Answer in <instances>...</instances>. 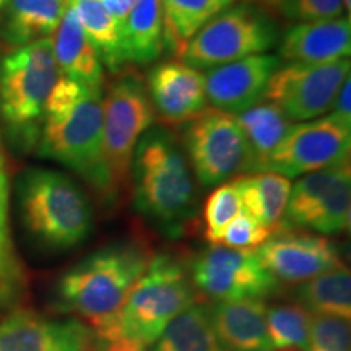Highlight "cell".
Here are the masks:
<instances>
[{"mask_svg":"<svg viewBox=\"0 0 351 351\" xmlns=\"http://www.w3.org/2000/svg\"><path fill=\"white\" fill-rule=\"evenodd\" d=\"M135 208L168 238H179L195 218L197 192L187 158L165 129H148L134 152Z\"/></svg>","mask_w":351,"mask_h":351,"instance_id":"1","label":"cell"},{"mask_svg":"<svg viewBox=\"0 0 351 351\" xmlns=\"http://www.w3.org/2000/svg\"><path fill=\"white\" fill-rule=\"evenodd\" d=\"M150 256L135 243H116L95 251L65 271L56 287V307L91 326L119 314Z\"/></svg>","mask_w":351,"mask_h":351,"instance_id":"2","label":"cell"},{"mask_svg":"<svg viewBox=\"0 0 351 351\" xmlns=\"http://www.w3.org/2000/svg\"><path fill=\"white\" fill-rule=\"evenodd\" d=\"M195 298L187 267L169 254H160L150 258L119 314L91 328L95 333H122L145 346L153 345L176 315L195 304Z\"/></svg>","mask_w":351,"mask_h":351,"instance_id":"3","label":"cell"},{"mask_svg":"<svg viewBox=\"0 0 351 351\" xmlns=\"http://www.w3.org/2000/svg\"><path fill=\"white\" fill-rule=\"evenodd\" d=\"M20 207L29 234L52 251L82 244L93 228L90 200L69 176L32 169L21 179Z\"/></svg>","mask_w":351,"mask_h":351,"instance_id":"4","label":"cell"},{"mask_svg":"<svg viewBox=\"0 0 351 351\" xmlns=\"http://www.w3.org/2000/svg\"><path fill=\"white\" fill-rule=\"evenodd\" d=\"M39 155L67 166L112 202L103 163V99L101 88H88L67 108L44 112Z\"/></svg>","mask_w":351,"mask_h":351,"instance_id":"5","label":"cell"},{"mask_svg":"<svg viewBox=\"0 0 351 351\" xmlns=\"http://www.w3.org/2000/svg\"><path fill=\"white\" fill-rule=\"evenodd\" d=\"M59 77L51 38L21 46L0 62V111L20 143L36 142L44 104Z\"/></svg>","mask_w":351,"mask_h":351,"instance_id":"6","label":"cell"},{"mask_svg":"<svg viewBox=\"0 0 351 351\" xmlns=\"http://www.w3.org/2000/svg\"><path fill=\"white\" fill-rule=\"evenodd\" d=\"M155 121V108L147 88L135 75L114 83L103 99V163L112 200L130 178L138 140Z\"/></svg>","mask_w":351,"mask_h":351,"instance_id":"7","label":"cell"},{"mask_svg":"<svg viewBox=\"0 0 351 351\" xmlns=\"http://www.w3.org/2000/svg\"><path fill=\"white\" fill-rule=\"evenodd\" d=\"M275 33L262 13L236 7L218 13L189 39L181 56L194 69H213L267 51Z\"/></svg>","mask_w":351,"mask_h":351,"instance_id":"8","label":"cell"},{"mask_svg":"<svg viewBox=\"0 0 351 351\" xmlns=\"http://www.w3.org/2000/svg\"><path fill=\"white\" fill-rule=\"evenodd\" d=\"M184 140L202 186H217L234 174L251 171L247 140L232 114L204 109L191 119Z\"/></svg>","mask_w":351,"mask_h":351,"instance_id":"9","label":"cell"},{"mask_svg":"<svg viewBox=\"0 0 351 351\" xmlns=\"http://www.w3.org/2000/svg\"><path fill=\"white\" fill-rule=\"evenodd\" d=\"M187 269L195 291L215 301L265 300L280 287L256 252L219 244L200 251Z\"/></svg>","mask_w":351,"mask_h":351,"instance_id":"10","label":"cell"},{"mask_svg":"<svg viewBox=\"0 0 351 351\" xmlns=\"http://www.w3.org/2000/svg\"><path fill=\"white\" fill-rule=\"evenodd\" d=\"M350 69L348 57L327 64H291L276 69L262 98L282 109L289 121L315 119L332 109Z\"/></svg>","mask_w":351,"mask_h":351,"instance_id":"11","label":"cell"},{"mask_svg":"<svg viewBox=\"0 0 351 351\" xmlns=\"http://www.w3.org/2000/svg\"><path fill=\"white\" fill-rule=\"evenodd\" d=\"M351 129L332 116L291 125L267 158L262 171L298 178L350 161Z\"/></svg>","mask_w":351,"mask_h":351,"instance_id":"12","label":"cell"},{"mask_svg":"<svg viewBox=\"0 0 351 351\" xmlns=\"http://www.w3.org/2000/svg\"><path fill=\"white\" fill-rule=\"evenodd\" d=\"M257 257L275 280L302 283L343 265L337 245L328 238L282 230L257 247Z\"/></svg>","mask_w":351,"mask_h":351,"instance_id":"13","label":"cell"},{"mask_svg":"<svg viewBox=\"0 0 351 351\" xmlns=\"http://www.w3.org/2000/svg\"><path fill=\"white\" fill-rule=\"evenodd\" d=\"M95 332L78 319L13 309L0 322V351H93Z\"/></svg>","mask_w":351,"mask_h":351,"instance_id":"14","label":"cell"},{"mask_svg":"<svg viewBox=\"0 0 351 351\" xmlns=\"http://www.w3.org/2000/svg\"><path fill=\"white\" fill-rule=\"evenodd\" d=\"M278 65L276 56L256 54L210 69L204 75L207 101L215 109L238 116L262 99Z\"/></svg>","mask_w":351,"mask_h":351,"instance_id":"15","label":"cell"},{"mask_svg":"<svg viewBox=\"0 0 351 351\" xmlns=\"http://www.w3.org/2000/svg\"><path fill=\"white\" fill-rule=\"evenodd\" d=\"M153 106L166 124L191 121L205 109V80L199 70L184 62H166L148 75Z\"/></svg>","mask_w":351,"mask_h":351,"instance_id":"16","label":"cell"},{"mask_svg":"<svg viewBox=\"0 0 351 351\" xmlns=\"http://www.w3.org/2000/svg\"><path fill=\"white\" fill-rule=\"evenodd\" d=\"M351 49L350 19L304 21L285 34L282 57L293 64H327L346 59Z\"/></svg>","mask_w":351,"mask_h":351,"instance_id":"17","label":"cell"},{"mask_svg":"<svg viewBox=\"0 0 351 351\" xmlns=\"http://www.w3.org/2000/svg\"><path fill=\"white\" fill-rule=\"evenodd\" d=\"M262 300L218 301L210 306L215 330L226 351H271Z\"/></svg>","mask_w":351,"mask_h":351,"instance_id":"18","label":"cell"},{"mask_svg":"<svg viewBox=\"0 0 351 351\" xmlns=\"http://www.w3.org/2000/svg\"><path fill=\"white\" fill-rule=\"evenodd\" d=\"M54 33L52 51L59 72L83 85L101 88L103 67H101L98 51L83 29L70 0Z\"/></svg>","mask_w":351,"mask_h":351,"instance_id":"19","label":"cell"},{"mask_svg":"<svg viewBox=\"0 0 351 351\" xmlns=\"http://www.w3.org/2000/svg\"><path fill=\"white\" fill-rule=\"evenodd\" d=\"M234 187L243 202V210L257 219L271 234L283 230V217L287 210L291 182L288 178L261 171L234 178Z\"/></svg>","mask_w":351,"mask_h":351,"instance_id":"20","label":"cell"},{"mask_svg":"<svg viewBox=\"0 0 351 351\" xmlns=\"http://www.w3.org/2000/svg\"><path fill=\"white\" fill-rule=\"evenodd\" d=\"M122 62L148 64L165 49L161 0H137L119 29Z\"/></svg>","mask_w":351,"mask_h":351,"instance_id":"21","label":"cell"},{"mask_svg":"<svg viewBox=\"0 0 351 351\" xmlns=\"http://www.w3.org/2000/svg\"><path fill=\"white\" fill-rule=\"evenodd\" d=\"M69 0H10L5 5L0 36L10 46H26L49 38L59 26Z\"/></svg>","mask_w":351,"mask_h":351,"instance_id":"22","label":"cell"},{"mask_svg":"<svg viewBox=\"0 0 351 351\" xmlns=\"http://www.w3.org/2000/svg\"><path fill=\"white\" fill-rule=\"evenodd\" d=\"M153 351H226L215 330L210 306L194 304L171 320Z\"/></svg>","mask_w":351,"mask_h":351,"instance_id":"23","label":"cell"},{"mask_svg":"<svg viewBox=\"0 0 351 351\" xmlns=\"http://www.w3.org/2000/svg\"><path fill=\"white\" fill-rule=\"evenodd\" d=\"M298 304L315 315L351 317V275L345 265L306 280L296 291Z\"/></svg>","mask_w":351,"mask_h":351,"instance_id":"24","label":"cell"},{"mask_svg":"<svg viewBox=\"0 0 351 351\" xmlns=\"http://www.w3.org/2000/svg\"><path fill=\"white\" fill-rule=\"evenodd\" d=\"M346 178H351L350 161L313 171L301 178L300 181H296L289 191L283 217V230L304 228L307 218L311 217L314 208L330 194L337 184Z\"/></svg>","mask_w":351,"mask_h":351,"instance_id":"25","label":"cell"},{"mask_svg":"<svg viewBox=\"0 0 351 351\" xmlns=\"http://www.w3.org/2000/svg\"><path fill=\"white\" fill-rule=\"evenodd\" d=\"M251 152V171L261 173L267 158L291 127V121L275 104H256L236 116Z\"/></svg>","mask_w":351,"mask_h":351,"instance_id":"26","label":"cell"},{"mask_svg":"<svg viewBox=\"0 0 351 351\" xmlns=\"http://www.w3.org/2000/svg\"><path fill=\"white\" fill-rule=\"evenodd\" d=\"M26 288L28 278L8 223V176L3 163L0 165V309H15Z\"/></svg>","mask_w":351,"mask_h":351,"instance_id":"27","label":"cell"},{"mask_svg":"<svg viewBox=\"0 0 351 351\" xmlns=\"http://www.w3.org/2000/svg\"><path fill=\"white\" fill-rule=\"evenodd\" d=\"M231 3L232 0H161L165 43L181 56L189 39Z\"/></svg>","mask_w":351,"mask_h":351,"instance_id":"28","label":"cell"},{"mask_svg":"<svg viewBox=\"0 0 351 351\" xmlns=\"http://www.w3.org/2000/svg\"><path fill=\"white\" fill-rule=\"evenodd\" d=\"M70 3L75 8L83 29L104 62L111 69L124 64L121 56L119 28L101 0H70Z\"/></svg>","mask_w":351,"mask_h":351,"instance_id":"29","label":"cell"},{"mask_svg":"<svg viewBox=\"0 0 351 351\" xmlns=\"http://www.w3.org/2000/svg\"><path fill=\"white\" fill-rule=\"evenodd\" d=\"M267 333L271 351H306L311 314L300 304L267 307Z\"/></svg>","mask_w":351,"mask_h":351,"instance_id":"30","label":"cell"},{"mask_svg":"<svg viewBox=\"0 0 351 351\" xmlns=\"http://www.w3.org/2000/svg\"><path fill=\"white\" fill-rule=\"evenodd\" d=\"M351 215V178L337 184L333 191L324 199L311 217L304 228L317 231L320 234H339L348 231Z\"/></svg>","mask_w":351,"mask_h":351,"instance_id":"31","label":"cell"},{"mask_svg":"<svg viewBox=\"0 0 351 351\" xmlns=\"http://www.w3.org/2000/svg\"><path fill=\"white\" fill-rule=\"evenodd\" d=\"M241 212H243V202L234 184H223L215 189L204 207V219L207 226L205 238L212 244H218L223 231Z\"/></svg>","mask_w":351,"mask_h":351,"instance_id":"32","label":"cell"},{"mask_svg":"<svg viewBox=\"0 0 351 351\" xmlns=\"http://www.w3.org/2000/svg\"><path fill=\"white\" fill-rule=\"evenodd\" d=\"M306 351H351L350 319L337 315L311 317Z\"/></svg>","mask_w":351,"mask_h":351,"instance_id":"33","label":"cell"},{"mask_svg":"<svg viewBox=\"0 0 351 351\" xmlns=\"http://www.w3.org/2000/svg\"><path fill=\"white\" fill-rule=\"evenodd\" d=\"M280 15L291 21L332 20L343 15L341 0H265Z\"/></svg>","mask_w":351,"mask_h":351,"instance_id":"34","label":"cell"},{"mask_svg":"<svg viewBox=\"0 0 351 351\" xmlns=\"http://www.w3.org/2000/svg\"><path fill=\"white\" fill-rule=\"evenodd\" d=\"M271 236V232L263 228L256 218L251 217L247 212H241L226 230L223 231L221 239L218 241L219 245L231 249H243V251H254L261 247Z\"/></svg>","mask_w":351,"mask_h":351,"instance_id":"35","label":"cell"},{"mask_svg":"<svg viewBox=\"0 0 351 351\" xmlns=\"http://www.w3.org/2000/svg\"><path fill=\"white\" fill-rule=\"evenodd\" d=\"M142 341L122 333H95L93 351H147Z\"/></svg>","mask_w":351,"mask_h":351,"instance_id":"36","label":"cell"},{"mask_svg":"<svg viewBox=\"0 0 351 351\" xmlns=\"http://www.w3.org/2000/svg\"><path fill=\"white\" fill-rule=\"evenodd\" d=\"M351 78L348 77L340 86L339 93L332 104V117L351 129V104H350V93H351Z\"/></svg>","mask_w":351,"mask_h":351,"instance_id":"37","label":"cell"},{"mask_svg":"<svg viewBox=\"0 0 351 351\" xmlns=\"http://www.w3.org/2000/svg\"><path fill=\"white\" fill-rule=\"evenodd\" d=\"M135 2H137V0H101L103 7L106 8V12L112 16L119 29L121 26L124 25L127 16H129L132 8H134Z\"/></svg>","mask_w":351,"mask_h":351,"instance_id":"38","label":"cell"},{"mask_svg":"<svg viewBox=\"0 0 351 351\" xmlns=\"http://www.w3.org/2000/svg\"><path fill=\"white\" fill-rule=\"evenodd\" d=\"M8 2H10V0H0V12H2L3 8H5V5H7Z\"/></svg>","mask_w":351,"mask_h":351,"instance_id":"39","label":"cell"},{"mask_svg":"<svg viewBox=\"0 0 351 351\" xmlns=\"http://www.w3.org/2000/svg\"><path fill=\"white\" fill-rule=\"evenodd\" d=\"M5 163V160H3V153H2V147H0V165Z\"/></svg>","mask_w":351,"mask_h":351,"instance_id":"40","label":"cell"}]
</instances>
